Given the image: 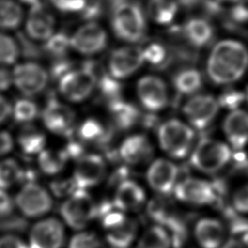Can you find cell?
Instances as JSON below:
<instances>
[{
  "mask_svg": "<svg viewBox=\"0 0 248 248\" xmlns=\"http://www.w3.org/2000/svg\"><path fill=\"white\" fill-rule=\"evenodd\" d=\"M178 168L171 161L157 159L151 163L146 171V180L149 187L161 196L173 193L177 184Z\"/></svg>",
  "mask_w": 248,
  "mask_h": 248,
  "instance_id": "obj_18",
  "label": "cell"
},
{
  "mask_svg": "<svg viewBox=\"0 0 248 248\" xmlns=\"http://www.w3.org/2000/svg\"><path fill=\"white\" fill-rule=\"evenodd\" d=\"M174 88L183 95H191L201 89L202 85V77L201 73L194 68H185L180 70L173 78Z\"/></svg>",
  "mask_w": 248,
  "mask_h": 248,
  "instance_id": "obj_29",
  "label": "cell"
},
{
  "mask_svg": "<svg viewBox=\"0 0 248 248\" xmlns=\"http://www.w3.org/2000/svg\"><path fill=\"white\" fill-rule=\"evenodd\" d=\"M111 203L115 208L135 215L146 206V193L138 182L124 179L117 184Z\"/></svg>",
  "mask_w": 248,
  "mask_h": 248,
  "instance_id": "obj_19",
  "label": "cell"
},
{
  "mask_svg": "<svg viewBox=\"0 0 248 248\" xmlns=\"http://www.w3.org/2000/svg\"><path fill=\"white\" fill-rule=\"evenodd\" d=\"M13 106L8 101L7 98L0 95V124L6 121L12 114Z\"/></svg>",
  "mask_w": 248,
  "mask_h": 248,
  "instance_id": "obj_49",
  "label": "cell"
},
{
  "mask_svg": "<svg viewBox=\"0 0 248 248\" xmlns=\"http://www.w3.org/2000/svg\"><path fill=\"white\" fill-rule=\"evenodd\" d=\"M43 123L51 133L68 137L73 133L75 126V112L67 105L51 99L42 112Z\"/></svg>",
  "mask_w": 248,
  "mask_h": 248,
  "instance_id": "obj_16",
  "label": "cell"
},
{
  "mask_svg": "<svg viewBox=\"0 0 248 248\" xmlns=\"http://www.w3.org/2000/svg\"><path fill=\"white\" fill-rule=\"evenodd\" d=\"M46 49L54 55L60 56L65 54L67 49L71 46L70 38L63 33L53 34L48 40L46 41Z\"/></svg>",
  "mask_w": 248,
  "mask_h": 248,
  "instance_id": "obj_39",
  "label": "cell"
},
{
  "mask_svg": "<svg viewBox=\"0 0 248 248\" xmlns=\"http://www.w3.org/2000/svg\"><path fill=\"white\" fill-rule=\"evenodd\" d=\"M191 233L198 248H225L231 239L227 221L210 215L198 218Z\"/></svg>",
  "mask_w": 248,
  "mask_h": 248,
  "instance_id": "obj_8",
  "label": "cell"
},
{
  "mask_svg": "<svg viewBox=\"0 0 248 248\" xmlns=\"http://www.w3.org/2000/svg\"><path fill=\"white\" fill-rule=\"evenodd\" d=\"M53 6L64 13L82 12L87 4V0H50Z\"/></svg>",
  "mask_w": 248,
  "mask_h": 248,
  "instance_id": "obj_42",
  "label": "cell"
},
{
  "mask_svg": "<svg viewBox=\"0 0 248 248\" xmlns=\"http://www.w3.org/2000/svg\"><path fill=\"white\" fill-rule=\"evenodd\" d=\"M178 11L176 0H148L146 14L157 24L167 25L172 22Z\"/></svg>",
  "mask_w": 248,
  "mask_h": 248,
  "instance_id": "obj_26",
  "label": "cell"
},
{
  "mask_svg": "<svg viewBox=\"0 0 248 248\" xmlns=\"http://www.w3.org/2000/svg\"><path fill=\"white\" fill-rule=\"evenodd\" d=\"M51 189L55 195L59 197H66V198L70 196L73 192L78 190L73 177L54 181L51 184Z\"/></svg>",
  "mask_w": 248,
  "mask_h": 248,
  "instance_id": "obj_43",
  "label": "cell"
},
{
  "mask_svg": "<svg viewBox=\"0 0 248 248\" xmlns=\"http://www.w3.org/2000/svg\"><path fill=\"white\" fill-rule=\"evenodd\" d=\"M112 1H115V2H118V1H120V0H112Z\"/></svg>",
  "mask_w": 248,
  "mask_h": 248,
  "instance_id": "obj_54",
  "label": "cell"
},
{
  "mask_svg": "<svg viewBox=\"0 0 248 248\" xmlns=\"http://www.w3.org/2000/svg\"><path fill=\"white\" fill-rule=\"evenodd\" d=\"M245 99H246V101L248 102V88H247V90H246V93H245Z\"/></svg>",
  "mask_w": 248,
  "mask_h": 248,
  "instance_id": "obj_53",
  "label": "cell"
},
{
  "mask_svg": "<svg viewBox=\"0 0 248 248\" xmlns=\"http://www.w3.org/2000/svg\"><path fill=\"white\" fill-rule=\"evenodd\" d=\"M23 19V12L14 0H0V28L16 29Z\"/></svg>",
  "mask_w": 248,
  "mask_h": 248,
  "instance_id": "obj_31",
  "label": "cell"
},
{
  "mask_svg": "<svg viewBox=\"0 0 248 248\" xmlns=\"http://www.w3.org/2000/svg\"><path fill=\"white\" fill-rule=\"evenodd\" d=\"M231 207L235 214L248 218V183L241 185L232 193Z\"/></svg>",
  "mask_w": 248,
  "mask_h": 248,
  "instance_id": "obj_38",
  "label": "cell"
},
{
  "mask_svg": "<svg viewBox=\"0 0 248 248\" xmlns=\"http://www.w3.org/2000/svg\"><path fill=\"white\" fill-rule=\"evenodd\" d=\"M109 110L117 127L120 129H129L139 120L140 113L137 108L120 99L109 104Z\"/></svg>",
  "mask_w": 248,
  "mask_h": 248,
  "instance_id": "obj_28",
  "label": "cell"
},
{
  "mask_svg": "<svg viewBox=\"0 0 248 248\" xmlns=\"http://www.w3.org/2000/svg\"><path fill=\"white\" fill-rule=\"evenodd\" d=\"M232 156L229 145L214 139H202L194 148L191 163L195 169L207 174L220 171Z\"/></svg>",
  "mask_w": 248,
  "mask_h": 248,
  "instance_id": "obj_6",
  "label": "cell"
},
{
  "mask_svg": "<svg viewBox=\"0 0 248 248\" xmlns=\"http://www.w3.org/2000/svg\"><path fill=\"white\" fill-rule=\"evenodd\" d=\"M232 18L237 22L248 21V0H240L232 10Z\"/></svg>",
  "mask_w": 248,
  "mask_h": 248,
  "instance_id": "obj_44",
  "label": "cell"
},
{
  "mask_svg": "<svg viewBox=\"0 0 248 248\" xmlns=\"http://www.w3.org/2000/svg\"><path fill=\"white\" fill-rule=\"evenodd\" d=\"M173 194L176 201L189 207L209 206L217 200L215 185L199 177H186L178 181Z\"/></svg>",
  "mask_w": 248,
  "mask_h": 248,
  "instance_id": "obj_9",
  "label": "cell"
},
{
  "mask_svg": "<svg viewBox=\"0 0 248 248\" xmlns=\"http://www.w3.org/2000/svg\"><path fill=\"white\" fill-rule=\"evenodd\" d=\"M107 166L98 154H86L78 159L73 179L78 189L87 190L99 185L105 178Z\"/></svg>",
  "mask_w": 248,
  "mask_h": 248,
  "instance_id": "obj_14",
  "label": "cell"
},
{
  "mask_svg": "<svg viewBox=\"0 0 248 248\" xmlns=\"http://www.w3.org/2000/svg\"><path fill=\"white\" fill-rule=\"evenodd\" d=\"M143 62L142 48L133 46L118 47L108 59L109 75L116 79L125 78L134 74Z\"/></svg>",
  "mask_w": 248,
  "mask_h": 248,
  "instance_id": "obj_20",
  "label": "cell"
},
{
  "mask_svg": "<svg viewBox=\"0 0 248 248\" xmlns=\"http://www.w3.org/2000/svg\"><path fill=\"white\" fill-rule=\"evenodd\" d=\"M19 1L22 2V3L28 4L30 6H33V5H36V4L40 3V0H19Z\"/></svg>",
  "mask_w": 248,
  "mask_h": 248,
  "instance_id": "obj_51",
  "label": "cell"
},
{
  "mask_svg": "<svg viewBox=\"0 0 248 248\" xmlns=\"http://www.w3.org/2000/svg\"><path fill=\"white\" fill-rule=\"evenodd\" d=\"M68 159L65 150L45 148L38 154V164L40 169L43 172L49 175L60 172L64 169Z\"/></svg>",
  "mask_w": 248,
  "mask_h": 248,
  "instance_id": "obj_30",
  "label": "cell"
},
{
  "mask_svg": "<svg viewBox=\"0 0 248 248\" xmlns=\"http://www.w3.org/2000/svg\"><path fill=\"white\" fill-rule=\"evenodd\" d=\"M23 171L18 163L12 158L0 160V189L13 187L22 177Z\"/></svg>",
  "mask_w": 248,
  "mask_h": 248,
  "instance_id": "obj_33",
  "label": "cell"
},
{
  "mask_svg": "<svg viewBox=\"0 0 248 248\" xmlns=\"http://www.w3.org/2000/svg\"><path fill=\"white\" fill-rule=\"evenodd\" d=\"M105 245L102 236L89 229L75 232L66 244L67 248H105Z\"/></svg>",
  "mask_w": 248,
  "mask_h": 248,
  "instance_id": "obj_32",
  "label": "cell"
},
{
  "mask_svg": "<svg viewBox=\"0 0 248 248\" xmlns=\"http://www.w3.org/2000/svg\"><path fill=\"white\" fill-rule=\"evenodd\" d=\"M183 36L191 46L203 47L213 38V27L206 19L194 17L183 26Z\"/></svg>",
  "mask_w": 248,
  "mask_h": 248,
  "instance_id": "obj_25",
  "label": "cell"
},
{
  "mask_svg": "<svg viewBox=\"0 0 248 248\" xmlns=\"http://www.w3.org/2000/svg\"><path fill=\"white\" fill-rule=\"evenodd\" d=\"M153 148L149 140L140 134L127 137L119 147L120 158L129 165H140L152 155Z\"/></svg>",
  "mask_w": 248,
  "mask_h": 248,
  "instance_id": "obj_23",
  "label": "cell"
},
{
  "mask_svg": "<svg viewBox=\"0 0 248 248\" xmlns=\"http://www.w3.org/2000/svg\"><path fill=\"white\" fill-rule=\"evenodd\" d=\"M220 1H224V2H234V3H236V2H238V1H240V0H220Z\"/></svg>",
  "mask_w": 248,
  "mask_h": 248,
  "instance_id": "obj_52",
  "label": "cell"
},
{
  "mask_svg": "<svg viewBox=\"0 0 248 248\" xmlns=\"http://www.w3.org/2000/svg\"><path fill=\"white\" fill-rule=\"evenodd\" d=\"M15 206V201L11 199L6 190L0 189V216L8 215Z\"/></svg>",
  "mask_w": 248,
  "mask_h": 248,
  "instance_id": "obj_46",
  "label": "cell"
},
{
  "mask_svg": "<svg viewBox=\"0 0 248 248\" xmlns=\"http://www.w3.org/2000/svg\"><path fill=\"white\" fill-rule=\"evenodd\" d=\"M111 25L115 35L128 43L140 41L146 30V21L140 7L135 2H116L111 16Z\"/></svg>",
  "mask_w": 248,
  "mask_h": 248,
  "instance_id": "obj_4",
  "label": "cell"
},
{
  "mask_svg": "<svg viewBox=\"0 0 248 248\" xmlns=\"http://www.w3.org/2000/svg\"><path fill=\"white\" fill-rule=\"evenodd\" d=\"M97 77L91 64L66 72L59 78V91L64 98L71 102H81L93 92Z\"/></svg>",
  "mask_w": 248,
  "mask_h": 248,
  "instance_id": "obj_11",
  "label": "cell"
},
{
  "mask_svg": "<svg viewBox=\"0 0 248 248\" xmlns=\"http://www.w3.org/2000/svg\"><path fill=\"white\" fill-rule=\"evenodd\" d=\"M219 108L218 101L210 96L200 94L191 97L182 110L189 123L198 130H203L215 118Z\"/></svg>",
  "mask_w": 248,
  "mask_h": 248,
  "instance_id": "obj_13",
  "label": "cell"
},
{
  "mask_svg": "<svg viewBox=\"0 0 248 248\" xmlns=\"http://www.w3.org/2000/svg\"><path fill=\"white\" fill-rule=\"evenodd\" d=\"M113 78H114L112 76H104L100 80V88L102 94L104 97L108 98L110 103L119 99L118 96L120 92V84Z\"/></svg>",
  "mask_w": 248,
  "mask_h": 248,
  "instance_id": "obj_41",
  "label": "cell"
},
{
  "mask_svg": "<svg viewBox=\"0 0 248 248\" xmlns=\"http://www.w3.org/2000/svg\"><path fill=\"white\" fill-rule=\"evenodd\" d=\"M0 248H28L26 242L15 235L0 236Z\"/></svg>",
  "mask_w": 248,
  "mask_h": 248,
  "instance_id": "obj_45",
  "label": "cell"
},
{
  "mask_svg": "<svg viewBox=\"0 0 248 248\" xmlns=\"http://www.w3.org/2000/svg\"><path fill=\"white\" fill-rule=\"evenodd\" d=\"M17 143L25 154H39L45 149L46 136L37 127L25 124L17 135Z\"/></svg>",
  "mask_w": 248,
  "mask_h": 248,
  "instance_id": "obj_27",
  "label": "cell"
},
{
  "mask_svg": "<svg viewBox=\"0 0 248 248\" xmlns=\"http://www.w3.org/2000/svg\"><path fill=\"white\" fill-rule=\"evenodd\" d=\"M225 136L235 150H241L248 143V111L236 108L225 117L223 122Z\"/></svg>",
  "mask_w": 248,
  "mask_h": 248,
  "instance_id": "obj_22",
  "label": "cell"
},
{
  "mask_svg": "<svg viewBox=\"0 0 248 248\" xmlns=\"http://www.w3.org/2000/svg\"><path fill=\"white\" fill-rule=\"evenodd\" d=\"M12 75L13 84L27 97L40 94L48 81L46 70L40 64L30 61L16 65Z\"/></svg>",
  "mask_w": 248,
  "mask_h": 248,
  "instance_id": "obj_12",
  "label": "cell"
},
{
  "mask_svg": "<svg viewBox=\"0 0 248 248\" xmlns=\"http://www.w3.org/2000/svg\"><path fill=\"white\" fill-rule=\"evenodd\" d=\"M14 147V140L7 131H0V156L8 154Z\"/></svg>",
  "mask_w": 248,
  "mask_h": 248,
  "instance_id": "obj_47",
  "label": "cell"
},
{
  "mask_svg": "<svg viewBox=\"0 0 248 248\" xmlns=\"http://www.w3.org/2000/svg\"><path fill=\"white\" fill-rule=\"evenodd\" d=\"M133 248H174V241L167 228L151 223L140 232Z\"/></svg>",
  "mask_w": 248,
  "mask_h": 248,
  "instance_id": "obj_24",
  "label": "cell"
},
{
  "mask_svg": "<svg viewBox=\"0 0 248 248\" xmlns=\"http://www.w3.org/2000/svg\"><path fill=\"white\" fill-rule=\"evenodd\" d=\"M144 61L152 66H164L169 58L168 50L164 45L160 43H150L142 48Z\"/></svg>",
  "mask_w": 248,
  "mask_h": 248,
  "instance_id": "obj_36",
  "label": "cell"
},
{
  "mask_svg": "<svg viewBox=\"0 0 248 248\" xmlns=\"http://www.w3.org/2000/svg\"><path fill=\"white\" fill-rule=\"evenodd\" d=\"M55 19L53 15L41 3L31 6L25 20L26 34L36 41H46L53 34Z\"/></svg>",
  "mask_w": 248,
  "mask_h": 248,
  "instance_id": "obj_21",
  "label": "cell"
},
{
  "mask_svg": "<svg viewBox=\"0 0 248 248\" xmlns=\"http://www.w3.org/2000/svg\"><path fill=\"white\" fill-rule=\"evenodd\" d=\"M108 43L105 29L96 22L81 25L70 38L71 47L84 55H93L102 51Z\"/></svg>",
  "mask_w": 248,
  "mask_h": 248,
  "instance_id": "obj_15",
  "label": "cell"
},
{
  "mask_svg": "<svg viewBox=\"0 0 248 248\" xmlns=\"http://www.w3.org/2000/svg\"><path fill=\"white\" fill-rule=\"evenodd\" d=\"M247 68V47L232 39L218 42L209 53L206 64L207 75L216 84H229L238 80Z\"/></svg>",
  "mask_w": 248,
  "mask_h": 248,
  "instance_id": "obj_1",
  "label": "cell"
},
{
  "mask_svg": "<svg viewBox=\"0 0 248 248\" xmlns=\"http://www.w3.org/2000/svg\"><path fill=\"white\" fill-rule=\"evenodd\" d=\"M39 113L38 106L35 102L28 98L17 100L12 108V114L15 120L18 123L28 124L34 120Z\"/></svg>",
  "mask_w": 248,
  "mask_h": 248,
  "instance_id": "obj_34",
  "label": "cell"
},
{
  "mask_svg": "<svg viewBox=\"0 0 248 248\" xmlns=\"http://www.w3.org/2000/svg\"><path fill=\"white\" fill-rule=\"evenodd\" d=\"M137 93L141 105L151 112L167 107L169 93L164 80L156 76H144L137 84Z\"/></svg>",
  "mask_w": 248,
  "mask_h": 248,
  "instance_id": "obj_17",
  "label": "cell"
},
{
  "mask_svg": "<svg viewBox=\"0 0 248 248\" xmlns=\"http://www.w3.org/2000/svg\"><path fill=\"white\" fill-rule=\"evenodd\" d=\"M14 201L18 210L28 218L46 217L53 207L50 193L34 181L23 184Z\"/></svg>",
  "mask_w": 248,
  "mask_h": 248,
  "instance_id": "obj_7",
  "label": "cell"
},
{
  "mask_svg": "<svg viewBox=\"0 0 248 248\" xmlns=\"http://www.w3.org/2000/svg\"><path fill=\"white\" fill-rule=\"evenodd\" d=\"M79 137L86 141H97L105 137L103 125L96 119H86L81 123L78 129Z\"/></svg>",
  "mask_w": 248,
  "mask_h": 248,
  "instance_id": "obj_37",
  "label": "cell"
},
{
  "mask_svg": "<svg viewBox=\"0 0 248 248\" xmlns=\"http://www.w3.org/2000/svg\"><path fill=\"white\" fill-rule=\"evenodd\" d=\"M195 134L186 123L170 119L159 126L158 140L161 148L171 158L183 159L190 152Z\"/></svg>",
  "mask_w": 248,
  "mask_h": 248,
  "instance_id": "obj_5",
  "label": "cell"
},
{
  "mask_svg": "<svg viewBox=\"0 0 248 248\" xmlns=\"http://www.w3.org/2000/svg\"><path fill=\"white\" fill-rule=\"evenodd\" d=\"M245 99V94L242 92L235 90V89H228L226 90L219 98L218 103L219 106L233 110L236 108H239V105L243 102Z\"/></svg>",
  "mask_w": 248,
  "mask_h": 248,
  "instance_id": "obj_40",
  "label": "cell"
},
{
  "mask_svg": "<svg viewBox=\"0 0 248 248\" xmlns=\"http://www.w3.org/2000/svg\"><path fill=\"white\" fill-rule=\"evenodd\" d=\"M101 236L110 248H133L141 230L135 215L115 208L105 211L101 216Z\"/></svg>",
  "mask_w": 248,
  "mask_h": 248,
  "instance_id": "obj_2",
  "label": "cell"
},
{
  "mask_svg": "<svg viewBox=\"0 0 248 248\" xmlns=\"http://www.w3.org/2000/svg\"><path fill=\"white\" fill-rule=\"evenodd\" d=\"M19 49L11 36L0 33V66H9L17 60Z\"/></svg>",
  "mask_w": 248,
  "mask_h": 248,
  "instance_id": "obj_35",
  "label": "cell"
},
{
  "mask_svg": "<svg viewBox=\"0 0 248 248\" xmlns=\"http://www.w3.org/2000/svg\"><path fill=\"white\" fill-rule=\"evenodd\" d=\"M13 84V75L8 69L0 66V92L5 91Z\"/></svg>",
  "mask_w": 248,
  "mask_h": 248,
  "instance_id": "obj_48",
  "label": "cell"
},
{
  "mask_svg": "<svg viewBox=\"0 0 248 248\" xmlns=\"http://www.w3.org/2000/svg\"><path fill=\"white\" fill-rule=\"evenodd\" d=\"M98 213L95 200L86 190L82 189L73 192L59 207L60 219L67 228L75 232L88 229Z\"/></svg>",
  "mask_w": 248,
  "mask_h": 248,
  "instance_id": "obj_3",
  "label": "cell"
},
{
  "mask_svg": "<svg viewBox=\"0 0 248 248\" xmlns=\"http://www.w3.org/2000/svg\"><path fill=\"white\" fill-rule=\"evenodd\" d=\"M66 228L59 218H41L29 231L28 248H63L68 241Z\"/></svg>",
  "mask_w": 248,
  "mask_h": 248,
  "instance_id": "obj_10",
  "label": "cell"
},
{
  "mask_svg": "<svg viewBox=\"0 0 248 248\" xmlns=\"http://www.w3.org/2000/svg\"><path fill=\"white\" fill-rule=\"evenodd\" d=\"M201 0H177V2H179L180 4L186 6V7H193L196 6Z\"/></svg>",
  "mask_w": 248,
  "mask_h": 248,
  "instance_id": "obj_50",
  "label": "cell"
}]
</instances>
